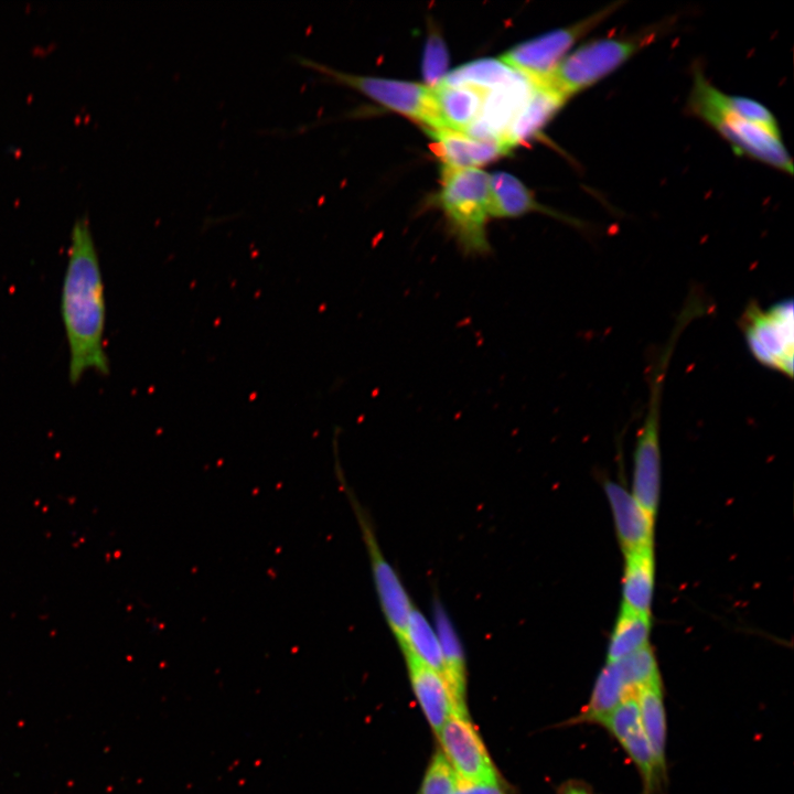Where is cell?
Segmentation results:
<instances>
[{
	"instance_id": "obj_1",
	"label": "cell",
	"mask_w": 794,
	"mask_h": 794,
	"mask_svg": "<svg viewBox=\"0 0 794 794\" xmlns=\"http://www.w3.org/2000/svg\"><path fill=\"white\" fill-rule=\"evenodd\" d=\"M60 309L68 347L69 383L77 385L88 372L108 375L104 280L86 214L72 226Z\"/></svg>"
},
{
	"instance_id": "obj_2",
	"label": "cell",
	"mask_w": 794,
	"mask_h": 794,
	"mask_svg": "<svg viewBox=\"0 0 794 794\" xmlns=\"http://www.w3.org/2000/svg\"><path fill=\"white\" fill-rule=\"evenodd\" d=\"M673 24V19H667L636 33L583 43L567 54L543 84L567 100L620 68Z\"/></svg>"
},
{
	"instance_id": "obj_3",
	"label": "cell",
	"mask_w": 794,
	"mask_h": 794,
	"mask_svg": "<svg viewBox=\"0 0 794 794\" xmlns=\"http://www.w3.org/2000/svg\"><path fill=\"white\" fill-rule=\"evenodd\" d=\"M688 106L694 115L729 142L737 153L792 175V158L781 136L773 135L728 111L723 104V93L712 86L700 71L695 72Z\"/></svg>"
},
{
	"instance_id": "obj_4",
	"label": "cell",
	"mask_w": 794,
	"mask_h": 794,
	"mask_svg": "<svg viewBox=\"0 0 794 794\" xmlns=\"http://www.w3.org/2000/svg\"><path fill=\"white\" fill-rule=\"evenodd\" d=\"M440 206L460 249L468 256H486L490 217V174L480 169L442 167Z\"/></svg>"
},
{
	"instance_id": "obj_5",
	"label": "cell",
	"mask_w": 794,
	"mask_h": 794,
	"mask_svg": "<svg viewBox=\"0 0 794 794\" xmlns=\"http://www.w3.org/2000/svg\"><path fill=\"white\" fill-rule=\"evenodd\" d=\"M686 326L684 321H676L672 330V335L668 337L657 360L654 361L653 367L650 371L648 400L645 418L636 438L632 495L652 516L656 513L659 497V421L662 394L670 357L677 340Z\"/></svg>"
},
{
	"instance_id": "obj_6",
	"label": "cell",
	"mask_w": 794,
	"mask_h": 794,
	"mask_svg": "<svg viewBox=\"0 0 794 794\" xmlns=\"http://www.w3.org/2000/svg\"><path fill=\"white\" fill-rule=\"evenodd\" d=\"M793 300L782 299L769 307L750 301L739 319V328L752 357L762 366L788 379L793 377Z\"/></svg>"
},
{
	"instance_id": "obj_7",
	"label": "cell",
	"mask_w": 794,
	"mask_h": 794,
	"mask_svg": "<svg viewBox=\"0 0 794 794\" xmlns=\"http://www.w3.org/2000/svg\"><path fill=\"white\" fill-rule=\"evenodd\" d=\"M296 61L319 71L333 81L350 86L378 104L422 125L426 130L446 128L440 117L433 90L414 82L348 74L309 57L296 55Z\"/></svg>"
},
{
	"instance_id": "obj_8",
	"label": "cell",
	"mask_w": 794,
	"mask_h": 794,
	"mask_svg": "<svg viewBox=\"0 0 794 794\" xmlns=\"http://www.w3.org/2000/svg\"><path fill=\"white\" fill-rule=\"evenodd\" d=\"M624 1H614L564 28L517 44L501 60L535 84H543L583 36L614 14Z\"/></svg>"
},
{
	"instance_id": "obj_9",
	"label": "cell",
	"mask_w": 794,
	"mask_h": 794,
	"mask_svg": "<svg viewBox=\"0 0 794 794\" xmlns=\"http://www.w3.org/2000/svg\"><path fill=\"white\" fill-rule=\"evenodd\" d=\"M336 476L360 526L382 611L401 650L407 643L409 618L415 605L396 570L385 558L369 516L347 484L339 464H336Z\"/></svg>"
},
{
	"instance_id": "obj_10",
	"label": "cell",
	"mask_w": 794,
	"mask_h": 794,
	"mask_svg": "<svg viewBox=\"0 0 794 794\" xmlns=\"http://www.w3.org/2000/svg\"><path fill=\"white\" fill-rule=\"evenodd\" d=\"M437 736L442 754L458 777L472 783L501 785V777L469 717L451 712Z\"/></svg>"
},
{
	"instance_id": "obj_11",
	"label": "cell",
	"mask_w": 794,
	"mask_h": 794,
	"mask_svg": "<svg viewBox=\"0 0 794 794\" xmlns=\"http://www.w3.org/2000/svg\"><path fill=\"white\" fill-rule=\"evenodd\" d=\"M646 680V667L635 655L608 662L594 682L588 702L569 722L597 723L621 702L635 696Z\"/></svg>"
},
{
	"instance_id": "obj_12",
	"label": "cell",
	"mask_w": 794,
	"mask_h": 794,
	"mask_svg": "<svg viewBox=\"0 0 794 794\" xmlns=\"http://www.w3.org/2000/svg\"><path fill=\"white\" fill-rule=\"evenodd\" d=\"M622 747L642 779V794H655L663 776L643 732L636 697L632 696L597 722Z\"/></svg>"
},
{
	"instance_id": "obj_13",
	"label": "cell",
	"mask_w": 794,
	"mask_h": 794,
	"mask_svg": "<svg viewBox=\"0 0 794 794\" xmlns=\"http://www.w3.org/2000/svg\"><path fill=\"white\" fill-rule=\"evenodd\" d=\"M534 83L517 73L508 82L489 89L484 94L478 118L464 133L503 143L512 121L529 98Z\"/></svg>"
},
{
	"instance_id": "obj_14",
	"label": "cell",
	"mask_w": 794,
	"mask_h": 794,
	"mask_svg": "<svg viewBox=\"0 0 794 794\" xmlns=\"http://www.w3.org/2000/svg\"><path fill=\"white\" fill-rule=\"evenodd\" d=\"M433 139L443 167L451 169H479L509 150L496 140L478 139L464 132L441 128L426 130Z\"/></svg>"
},
{
	"instance_id": "obj_15",
	"label": "cell",
	"mask_w": 794,
	"mask_h": 794,
	"mask_svg": "<svg viewBox=\"0 0 794 794\" xmlns=\"http://www.w3.org/2000/svg\"><path fill=\"white\" fill-rule=\"evenodd\" d=\"M401 652L415 696L437 734L452 712V700L447 684L439 672L422 662L410 650Z\"/></svg>"
},
{
	"instance_id": "obj_16",
	"label": "cell",
	"mask_w": 794,
	"mask_h": 794,
	"mask_svg": "<svg viewBox=\"0 0 794 794\" xmlns=\"http://www.w3.org/2000/svg\"><path fill=\"white\" fill-rule=\"evenodd\" d=\"M604 490L624 550L652 546L654 516L648 514L620 484L607 482Z\"/></svg>"
},
{
	"instance_id": "obj_17",
	"label": "cell",
	"mask_w": 794,
	"mask_h": 794,
	"mask_svg": "<svg viewBox=\"0 0 794 794\" xmlns=\"http://www.w3.org/2000/svg\"><path fill=\"white\" fill-rule=\"evenodd\" d=\"M434 630L442 654V677L452 700V712L468 715L466 708V667L461 642L440 603L434 604Z\"/></svg>"
},
{
	"instance_id": "obj_18",
	"label": "cell",
	"mask_w": 794,
	"mask_h": 794,
	"mask_svg": "<svg viewBox=\"0 0 794 794\" xmlns=\"http://www.w3.org/2000/svg\"><path fill=\"white\" fill-rule=\"evenodd\" d=\"M490 216L517 217L530 212H543L561 218L566 223L581 226V223L539 205L530 191L514 175L506 172L490 174Z\"/></svg>"
},
{
	"instance_id": "obj_19",
	"label": "cell",
	"mask_w": 794,
	"mask_h": 794,
	"mask_svg": "<svg viewBox=\"0 0 794 794\" xmlns=\"http://www.w3.org/2000/svg\"><path fill=\"white\" fill-rule=\"evenodd\" d=\"M566 100L545 84H535L533 92L508 127L503 143L511 151L532 138L557 112Z\"/></svg>"
},
{
	"instance_id": "obj_20",
	"label": "cell",
	"mask_w": 794,
	"mask_h": 794,
	"mask_svg": "<svg viewBox=\"0 0 794 794\" xmlns=\"http://www.w3.org/2000/svg\"><path fill=\"white\" fill-rule=\"evenodd\" d=\"M641 726L661 775L666 776V711L662 682L640 688L636 694Z\"/></svg>"
},
{
	"instance_id": "obj_21",
	"label": "cell",
	"mask_w": 794,
	"mask_h": 794,
	"mask_svg": "<svg viewBox=\"0 0 794 794\" xmlns=\"http://www.w3.org/2000/svg\"><path fill=\"white\" fill-rule=\"evenodd\" d=\"M431 88L444 127L465 132L478 118L486 90L442 82Z\"/></svg>"
},
{
	"instance_id": "obj_22",
	"label": "cell",
	"mask_w": 794,
	"mask_h": 794,
	"mask_svg": "<svg viewBox=\"0 0 794 794\" xmlns=\"http://www.w3.org/2000/svg\"><path fill=\"white\" fill-rule=\"evenodd\" d=\"M653 589V547L646 546L626 550L623 579V607L634 612L650 614Z\"/></svg>"
},
{
	"instance_id": "obj_23",
	"label": "cell",
	"mask_w": 794,
	"mask_h": 794,
	"mask_svg": "<svg viewBox=\"0 0 794 794\" xmlns=\"http://www.w3.org/2000/svg\"><path fill=\"white\" fill-rule=\"evenodd\" d=\"M650 630V614L634 612L622 605L609 640L608 662L619 661L648 645Z\"/></svg>"
},
{
	"instance_id": "obj_24",
	"label": "cell",
	"mask_w": 794,
	"mask_h": 794,
	"mask_svg": "<svg viewBox=\"0 0 794 794\" xmlns=\"http://www.w3.org/2000/svg\"><path fill=\"white\" fill-rule=\"evenodd\" d=\"M517 74L501 58H483L466 63L450 73L441 81L448 85H470L482 90L500 86Z\"/></svg>"
},
{
	"instance_id": "obj_25",
	"label": "cell",
	"mask_w": 794,
	"mask_h": 794,
	"mask_svg": "<svg viewBox=\"0 0 794 794\" xmlns=\"http://www.w3.org/2000/svg\"><path fill=\"white\" fill-rule=\"evenodd\" d=\"M407 648L442 675V654L437 632L416 607L410 613L407 643L401 651Z\"/></svg>"
},
{
	"instance_id": "obj_26",
	"label": "cell",
	"mask_w": 794,
	"mask_h": 794,
	"mask_svg": "<svg viewBox=\"0 0 794 794\" xmlns=\"http://www.w3.org/2000/svg\"><path fill=\"white\" fill-rule=\"evenodd\" d=\"M723 104L727 110L738 118L781 136L775 117L761 103L752 98L723 93Z\"/></svg>"
},
{
	"instance_id": "obj_27",
	"label": "cell",
	"mask_w": 794,
	"mask_h": 794,
	"mask_svg": "<svg viewBox=\"0 0 794 794\" xmlns=\"http://www.w3.org/2000/svg\"><path fill=\"white\" fill-rule=\"evenodd\" d=\"M449 54L442 37L432 32L429 34L423 53L422 74L427 86L433 87L447 75Z\"/></svg>"
},
{
	"instance_id": "obj_28",
	"label": "cell",
	"mask_w": 794,
	"mask_h": 794,
	"mask_svg": "<svg viewBox=\"0 0 794 794\" xmlns=\"http://www.w3.org/2000/svg\"><path fill=\"white\" fill-rule=\"evenodd\" d=\"M457 774L441 752H437L423 777L420 794H453Z\"/></svg>"
},
{
	"instance_id": "obj_29",
	"label": "cell",
	"mask_w": 794,
	"mask_h": 794,
	"mask_svg": "<svg viewBox=\"0 0 794 794\" xmlns=\"http://www.w3.org/2000/svg\"><path fill=\"white\" fill-rule=\"evenodd\" d=\"M453 794H505L501 785L472 783L457 776Z\"/></svg>"
},
{
	"instance_id": "obj_30",
	"label": "cell",
	"mask_w": 794,
	"mask_h": 794,
	"mask_svg": "<svg viewBox=\"0 0 794 794\" xmlns=\"http://www.w3.org/2000/svg\"><path fill=\"white\" fill-rule=\"evenodd\" d=\"M561 794H592L591 791L582 784L571 783L565 785Z\"/></svg>"
}]
</instances>
